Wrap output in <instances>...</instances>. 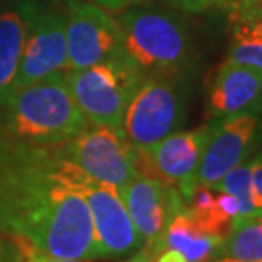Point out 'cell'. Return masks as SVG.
Returning <instances> with one entry per match:
<instances>
[{
	"label": "cell",
	"instance_id": "cell-1",
	"mask_svg": "<svg viewBox=\"0 0 262 262\" xmlns=\"http://www.w3.org/2000/svg\"><path fill=\"white\" fill-rule=\"evenodd\" d=\"M78 168L56 147L0 137V233L42 254L97 259Z\"/></svg>",
	"mask_w": 262,
	"mask_h": 262
},
{
	"label": "cell",
	"instance_id": "cell-2",
	"mask_svg": "<svg viewBox=\"0 0 262 262\" xmlns=\"http://www.w3.org/2000/svg\"><path fill=\"white\" fill-rule=\"evenodd\" d=\"M88 122L71 95L66 71L10 93L0 103V137L32 146H63Z\"/></svg>",
	"mask_w": 262,
	"mask_h": 262
},
{
	"label": "cell",
	"instance_id": "cell-3",
	"mask_svg": "<svg viewBox=\"0 0 262 262\" xmlns=\"http://www.w3.org/2000/svg\"><path fill=\"white\" fill-rule=\"evenodd\" d=\"M124 51L144 76H185L194 66V46L186 26L156 7H129L119 12Z\"/></svg>",
	"mask_w": 262,
	"mask_h": 262
},
{
	"label": "cell",
	"instance_id": "cell-4",
	"mask_svg": "<svg viewBox=\"0 0 262 262\" xmlns=\"http://www.w3.org/2000/svg\"><path fill=\"white\" fill-rule=\"evenodd\" d=\"M68 85L88 124L122 130L125 108L146 76L127 54L66 71Z\"/></svg>",
	"mask_w": 262,
	"mask_h": 262
},
{
	"label": "cell",
	"instance_id": "cell-5",
	"mask_svg": "<svg viewBox=\"0 0 262 262\" xmlns=\"http://www.w3.org/2000/svg\"><path fill=\"white\" fill-rule=\"evenodd\" d=\"M185 76H146L125 108L122 130L136 149H147L186 124Z\"/></svg>",
	"mask_w": 262,
	"mask_h": 262
},
{
	"label": "cell",
	"instance_id": "cell-6",
	"mask_svg": "<svg viewBox=\"0 0 262 262\" xmlns=\"http://www.w3.org/2000/svg\"><path fill=\"white\" fill-rule=\"evenodd\" d=\"M59 149L88 178L119 191L139 176L137 149L129 142L124 130L86 124L85 129Z\"/></svg>",
	"mask_w": 262,
	"mask_h": 262
},
{
	"label": "cell",
	"instance_id": "cell-7",
	"mask_svg": "<svg viewBox=\"0 0 262 262\" xmlns=\"http://www.w3.org/2000/svg\"><path fill=\"white\" fill-rule=\"evenodd\" d=\"M66 17L68 70H81L124 54L122 31L108 10L90 0H61Z\"/></svg>",
	"mask_w": 262,
	"mask_h": 262
},
{
	"label": "cell",
	"instance_id": "cell-8",
	"mask_svg": "<svg viewBox=\"0 0 262 262\" xmlns=\"http://www.w3.org/2000/svg\"><path fill=\"white\" fill-rule=\"evenodd\" d=\"M75 185L92 216L97 259H125L144 242L127 211L119 189L88 178L78 169Z\"/></svg>",
	"mask_w": 262,
	"mask_h": 262
},
{
	"label": "cell",
	"instance_id": "cell-9",
	"mask_svg": "<svg viewBox=\"0 0 262 262\" xmlns=\"http://www.w3.org/2000/svg\"><path fill=\"white\" fill-rule=\"evenodd\" d=\"M68 68L66 17L61 0H37L27 32L12 93L58 71Z\"/></svg>",
	"mask_w": 262,
	"mask_h": 262
},
{
	"label": "cell",
	"instance_id": "cell-10",
	"mask_svg": "<svg viewBox=\"0 0 262 262\" xmlns=\"http://www.w3.org/2000/svg\"><path fill=\"white\" fill-rule=\"evenodd\" d=\"M262 142V114H241L215 120L213 132L183 200L196 185L213 186L228 171L242 164Z\"/></svg>",
	"mask_w": 262,
	"mask_h": 262
},
{
	"label": "cell",
	"instance_id": "cell-11",
	"mask_svg": "<svg viewBox=\"0 0 262 262\" xmlns=\"http://www.w3.org/2000/svg\"><path fill=\"white\" fill-rule=\"evenodd\" d=\"M213 127L211 120L193 130L171 134L147 149H137L139 174L171 183L185 196Z\"/></svg>",
	"mask_w": 262,
	"mask_h": 262
},
{
	"label": "cell",
	"instance_id": "cell-12",
	"mask_svg": "<svg viewBox=\"0 0 262 262\" xmlns=\"http://www.w3.org/2000/svg\"><path fill=\"white\" fill-rule=\"evenodd\" d=\"M119 193L147 249L159 242L169 222L186 206L174 185L152 176L139 174Z\"/></svg>",
	"mask_w": 262,
	"mask_h": 262
},
{
	"label": "cell",
	"instance_id": "cell-13",
	"mask_svg": "<svg viewBox=\"0 0 262 262\" xmlns=\"http://www.w3.org/2000/svg\"><path fill=\"white\" fill-rule=\"evenodd\" d=\"M206 112L211 120L262 114V70L224 61L208 83Z\"/></svg>",
	"mask_w": 262,
	"mask_h": 262
},
{
	"label": "cell",
	"instance_id": "cell-14",
	"mask_svg": "<svg viewBox=\"0 0 262 262\" xmlns=\"http://www.w3.org/2000/svg\"><path fill=\"white\" fill-rule=\"evenodd\" d=\"M36 7L37 0L0 2V103L12 93L22 49Z\"/></svg>",
	"mask_w": 262,
	"mask_h": 262
},
{
	"label": "cell",
	"instance_id": "cell-15",
	"mask_svg": "<svg viewBox=\"0 0 262 262\" xmlns=\"http://www.w3.org/2000/svg\"><path fill=\"white\" fill-rule=\"evenodd\" d=\"M224 241L205 232L188 213L186 206L166 227L159 242L149 249L154 252L161 247H172L185 255L188 262H211L220 255Z\"/></svg>",
	"mask_w": 262,
	"mask_h": 262
},
{
	"label": "cell",
	"instance_id": "cell-16",
	"mask_svg": "<svg viewBox=\"0 0 262 262\" xmlns=\"http://www.w3.org/2000/svg\"><path fill=\"white\" fill-rule=\"evenodd\" d=\"M232 36L225 61L262 70V12L230 19Z\"/></svg>",
	"mask_w": 262,
	"mask_h": 262
},
{
	"label": "cell",
	"instance_id": "cell-17",
	"mask_svg": "<svg viewBox=\"0 0 262 262\" xmlns=\"http://www.w3.org/2000/svg\"><path fill=\"white\" fill-rule=\"evenodd\" d=\"M211 262H262V225L255 219L233 222L220 255Z\"/></svg>",
	"mask_w": 262,
	"mask_h": 262
},
{
	"label": "cell",
	"instance_id": "cell-18",
	"mask_svg": "<svg viewBox=\"0 0 262 262\" xmlns=\"http://www.w3.org/2000/svg\"><path fill=\"white\" fill-rule=\"evenodd\" d=\"M210 188L219 189V191H225L237 198L238 206H241V215H238L237 220L252 219L257 213V210H255V206L252 203V191H250V159L235 166L219 183H215Z\"/></svg>",
	"mask_w": 262,
	"mask_h": 262
},
{
	"label": "cell",
	"instance_id": "cell-19",
	"mask_svg": "<svg viewBox=\"0 0 262 262\" xmlns=\"http://www.w3.org/2000/svg\"><path fill=\"white\" fill-rule=\"evenodd\" d=\"M172 7L188 14H202L206 10H230L235 0H166Z\"/></svg>",
	"mask_w": 262,
	"mask_h": 262
},
{
	"label": "cell",
	"instance_id": "cell-20",
	"mask_svg": "<svg viewBox=\"0 0 262 262\" xmlns=\"http://www.w3.org/2000/svg\"><path fill=\"white\" fill-rule=\"evenodd\" d=\"M250 191L255 210H262V150L250 159Z\"/></svg>",
	"mask_w": 262,
	"mask_h": 262
},
{
	"label": "cell",
	"instance_id": "cell-21",
	"mask_svg": "<svg viewBox=\"0 0 262 262\" xmlns=\"http://www.w3.org/2000/svg\"><path fill=\"white\" fill-rule=\"evenodd\" d=\"M0 262H24L19 244L0 233Z\"/></svg>",
	"mask_w": 262,
	"mask_h": 262
},
{
	"label": "cell",
	"instance_id": "cell-22",
	"mask_svg": "<svg viewBox=\"0 0 262 262\" xmlns=\"http://www.w3.org/2000/svg\"><path fill=\"white\" fill-rule=\"evenodd\" d=\"M19 244V247L22 249V254H24V262H90V260H81V259H64V257H54V255H48L42 254L39 250L32 249L31 245L27 244Z\"/></svg>",
	"mask_w": 262,
	"mask_h": 262
},
{
	"label": "cell",
	"instance_id": "cell-23",
	"mask_svg": "<svg viewBox=\"0 0 262 262\" xmlns=\"http://www.w3.org/2000/svg\"><path fill=\"white\" fill-rule=\"evenodd\" d=\"M150 255H152V262H188V259L180 250L172 247H161L154 250V252H150Z\"/></svg>",
	"mask_w": 262,
	"mask_h": 262
},
{
	"label": "cell",
	"instance_id": "cell-24",
	"mask_svg": "<svg viewBox=\"0 0 262 262\" xmlns=\"http://www.w3.org/2000/svg\"><path fill=\"white\" fill-rule=\"evenodd\" d=\"M90 2L97 4L98 7L108 10V12H122V10L134 7V5L142 4L144 0H90Z\"/></svg>",
	"mask_w": 262,
	"mask_h": 262
},
{
	"label": "cell",
	"instance_id": "cell-25",
	"mask_svg": "<svg viewBox=\"0 0 262 262\" xmlns=\"http://www.w3.org/2000/svg\"><path fill=\"white\" fill-rule=\"evenodd\" d=\"M255 4H257V0H235L230 10H228V17H238V15L250 12Z\"/></svg>",
	"mask_w": 262,
	"mask_h": 262
},
{
	"label": "cell",
	"instance_id": "cell-26",
	"mask_svg": "<svg viewBox=\"0 0 262 262\" xmlns=\"http://www.w3.org/2000/svg\"><path fill=\"white\" fill-rule=\"evenodd\" d=\"M125 262H152V255H150L147 247H144L142 245L136 254H132L130 257H127Z\"/></svg>",
	"mask_w": 262,
	"mask_h": 262
},
{
	"label": "cell",
	"instance_id": "cell-27",
	"mask_svg": "<svg viewBox=\"0 0 262 262\" xmlns=\"http://www.w3.org/2000/svg\"><path fill=\"white\" fill-rule=\"evenodd\" d=\"M254 12H262V0H257V4L254 5V9L250 10V12L244 14V15H249V14H254ZM244 15H238V17H244ZM232 19H235V17H232Z\"/></svg>",
	"mask_w": 262,
	"mask_h": 262
},
{
	"label": "cell",
	"instance_id": "cell-28",
	"mask_svg": "<svg viewBox=\"0 0 262 262\" xmlns=\"http://www.w3.org/2000/svg\"><path fill=\"white\" fill-rule=\"evenodd\" d=\"M252 219H255V220H257V222H259V224L262 225V210H259V211H257V213H255V215L252 216Z\"/></svg>",
	"mask_w": 262,
	"mask_h": 262
}]
</instances>
